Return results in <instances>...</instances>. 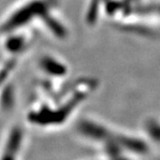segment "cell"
Returning a JSON list of instances; mask_svg holds the SVG:
<instances>
[{"instance_id":"obj_1","label":"cell","mask_w":160,"mask_h":160,"mask_svg":"<svg viewBox=\"0 0 160 160\" xmlns=\"http://www.w3.org/2000/svg\"><path fill=\"white\" fill-rule=\"evenodd\" d=\"M62 82L46 78L41 81L26 112L28 124L40 129H57L65 126L99 85L91 77H82L69 84Z\"/></svg>"},{"instance_id":"obj_2","label":"cell","mask_w":160,"mask_h":160,"mask_svg":"<svg viewBox=\"0 0 160 160\" xmlns=\"http://www.w3.org/2000/svg\"><path fill=\"white\" fill-rule=\"evenodd\" d=\"M58 0H20L0 20V34L20 29L43 30L52 38L66 40L69 29Z\"/></svg>"},{"instance_id":"obj_3","label":"cell","mask_w":160,"mask_h":160,"mask_svg":"<svg viewBox=\"0 0 160 160\" xmlns=\"http://www.w3.org/2000/svg\"><path fill=\"white\" fill-rule=\"evenodd\" d=\"M76 133L104 158H125L126 152L141 147L133 138L118 132L93 117H84L76 125Z\"/></svg>"},{"instance_id":"obj_4","label":"cell","mask_w":160,"mask_h":160,"mask_svg":"<svg viewBox=\"0 0 160 160\" xmlns=\"http://www.w3.org/2000/svg\"><path fill=\"white\" fill-rule=\"evenodd\" d=\"M0 47L6 58L19 60L34 44L36 32L32 29H20L0 34Z\"/></svg>"},{"instance_id":"obj_5","label":"cell","mask_w":160,"mask_h":160,"mask_svg":"<svg viewBox=\"0 0 160 160\" xmlns=\"http://www.w3.org/2000/svg\"><path fill=\"white\" fill-rule=\"evenodd\" d=\"M27 145V135L18 124L8 128L0 142V159H17L22 157Z\"/></svg>"},{"instance_id":"obj_6","label":"cell","mask_w":160,"mask_h":160,"mask_svg":"<svg viewBox=\"0 0 160 160\" xmlns=\"http://www.w3.org/2000/svg\"><path fill=\"white\" fill-rule=\"evenodd\" d=\"M38 69L46 78L53 81L66 79L69 73L68 64L62 58L53 54H44L38 60Z\"/></svg>"},{"instance_id":"obj_7","label":"cell","mask_w":160,"mask_h":160,"mask_svg":"<svg viewBox=\"0 0 160 160\" xmlns=\"http://www.w3.org/2000/svg\"><path fill=\"white\" fill-rule=\"evenodd\" d=\"M18 61L17 59L6 58L0 63V101L7 87L11 85V78L17 68Z\"/></svg>"}]
</instances>
